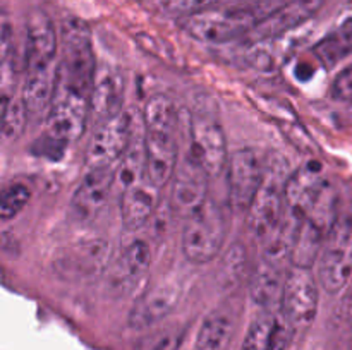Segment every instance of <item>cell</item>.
I'll return each instance as SVG.
<instances>
[{
    "mask_svg": "<svg viewBox=\"0 0 352 350\" xmlns=\"http://www.w3.org/2000/svg\"><path fill=\"white\" fill-rule=\"evenodd\" d=\"M289 172L284 168V161H270L265 168L263 182L248 208V226L251 233L261 242L267 240L285 215V184Z\"/></svg>",
    "mask_w": 352,
    "mask_h": 350,
    "instance_id": "obj_4",
    "label": "cell"
},
{
    "mask_svg": "<svg viewBox=\"0 0 352 350\" xmlns=\"http://www.w3.org/2000/svg\"><path fill=\"white\" fill-rule=\"evenodd\" d=\"M151 266V247L146 240L134 239L110 264L109 287L112 292L127 294L148 273Z\"/></svg>",
    "mask_w": 352,
    "mask_h": 350,
    "instance_id": "obj_19",
    "label": "cell"
},
{
    "mask_svg": "<svg viewBox=\"0 0 352 350\" xmlns=\"http://www.w3.org/2000/svg\"><path fill=\"white\" fill-rule=\"evenodd\" d=\"M158 202V189L146 180L136 182L124 189L120 196V213L122 223L129 232L143 229L148 220L153 216Z\"/></svg>",
    "mask_w": 352,
    "mask_h": 350,
    "instance_id": "obj_22",
    "label": "cell"
},
{
    "mask_svg": "<svg viewBox=\"0 0 352 350\" xmlns=\"http://www.w3.org/2000/svg\"><path fill=\"white\" fill-rule=\"evenodd\" d=\"M227 235V222L222 208L206 199L205 205L186 218L181 247L188 261L205 264L215 259L222 250Z\"/></svg>",
    "mask_w": 352,
    "mask_h": 350,
    "instance_id": "obj_3",
    "label": "cell"
},
{
    "mask_svg": "<svg viewBox=\"0 0 352 350\" xmlns=\"http://www.w3.org/2000/svg\"><path fill=\"white\" fill-rule=\"evenodd\" d=\"M285 277L280 271V264L261 257L260 263L251 271L248 281V292L254 304L263 309H278L284 295Z\"/></svg>",
    "mask_w": 352,
    "mask_h": 350,
    "instance_id": "obj_23",
    "label": "cell"
},
{
    "mask_svg": "<svg viewBox=\"0 0 352 350\" xmlns=\"http://www.w3.org/2000/svg\"><path fill=\"white\" fill-rule=\"evenodd\" d=\"M89 106H91V115L95 117L96 122H103L110 117L122 113L124 78L117 69L110 65L98 67Z\"/></svg>",
    "mask_w": 352,
    "mask_h": 350,
    "instance_id": "obj_21",
    "label": "cell"
},
{
    "mask_svg": "<svg viewBox=\"0 0 352 350\" xmlns=\"http://www.w3.org/2000/svg\"><path fill=\"white\" fill-rule=\"evenodd\" d=\"M116 184V168H88L69 202L71 216L78 222H91L109 201Z\"/></svg>",
    "mask_w": 352,
    "mask_h": 350,
    "instance_id": "obj_11",
    "label": "cell"
},
{
    "mask_svg": "<svg viewBox=\"0 0 352 350\" xmlns=\"http://www.w3.org/2000/svg\"><path fill=\"white\" fill-rule=\"evenodd\" d=\"M220 0H157V7L165 16L191 17L213 9Z\"/></svg>",
    "mask_w": 352,
    "mask_h": 350,
    "instance_id": "obj_32",
    "label": "cell"
},
{
    "mask_svg": "<svg viewBox=\"0 0 352 350\" xmlns=\"http://www.w3.org/2000/svg\"><path fill=\"white\" fill-rule=\"evenodd\" d=\"M351 113H352V102H351Z\"/></svg>",
    "mask_w": 352,
    "mask_h": 350,
    "instance_id": "obj_34",
    "label": "cell"
},
{
    "mask_svg": "<svg viewBox=\"0 0 352 350\" xmlns=\"http://www.w3.org/2000/svg\"><path fill=\"white\" fill-rule=\"evenodd\" d=\"M144 177L160 189L174 177L177 170V148L174 136L144 134Z\"/></svg>",
    "mask_w": 352,
    "mask_h": 350,
    "instance_id": "obj_20",
    "label": "cell"
},
{
    "mask_svg": "<svg viewBox=\"0 0 352 350\" xmlns=\"http://www.w3.org/2000/svg\"><path fill=\"white\" fill-rule=\"evenodd\" d=\"M55 75H57V67L40 72H26L21 98L30 115L48 112L55 96V84H57Z\"/></svg>",
    "mask_w": 352,
    "mask_h": 350,
    "instance_id": "obj_27",
    "label": "cell"
},
{
    "mask_svg": "<svg viewBox=\"0 0 352 350\" xmlns=\"http://www.w3.org/2000/svg\"><path fill=\"white\" fill-rule=\"evenodd\" d=\"M265 167L256 151L251 148L237 150L229 160V194L230 202L241 211H248L261 182Z\"/></svg>",
    "mask_w": 352,
    "mask_h": 350,
    "instance_id": "obj_13",
    "label": "cell"
},
{
    "mask_svg": "<svg viewBox=\"0 0 352 350\" xmlns=\"http://www.w3.org/2000/svg\"><path fill=\"white\" fill-rule=\"evenodd\" d=\"M329 185L332 184L327 178L323 167L318 161H309V163L302 165L298 170L292 172L287 178L285 209L302 220Z\"/></svg>",
    "mask_w": 352,
    "mask_h": 350,
    "instance_id": "obj_15",
    "label": "cell"
},
{
    "mask_svg": "<svg viewBox=\"0 0 352 350\" xmlns=\"http://www.w3.org/2000/svg\"><path fill=\"white\" fill-rule=\"evenodd\" d=\"M31 199V191L24 182L10 180L2 187L0 196V216L3 222L12 220L26 208Z\"/></svg>",
    "mask_w": 352,
    "mask_h": 350,
    "instance_id": "obj_31",
    "label": "cell"
},
{
    "mask_svg": "<svg viewBox=\"0 0 352 350\" xmlns=\"http://www.w3.org/2000/svg\"><path fill=\"white\" fill-rule=\"evenodd\" d=\"M186 331L188 328L177 323L160 326L141 336L136 343V350H179L186 338Z\"/></svg>",
    "mask_w": 352,
    "mask_h": 350,
    "instance_id": "obj_29",
    "label": "cell"
},
{
    "mask_svg": "<svg viewBox=\"0 0 352 350\" xmlns=\"http://www.w3.org/2000/svg\"><path fill=\"white\" fill-rule=\"evenodd\" d=\"M191 153L210 177L219 175L229 165L226 134L217 120L196 119L191 124Z\"/></svg>",
    "mask_w": 352,
    "mask_h": 350,
    "instance_id": "obj_17",
    "label": "cell"
},
{
    "mask_svg": "<svg viewBox=\"0 0 352 350\" xmlns=\"http://www.w3.org/2000/svg\"><path fill=\"white\" fill-rule=\"evenodd\" d=\"M327 0H289L275 7L246 36L251 43L275 40L311 19Z\"/></svg>",
    "mask_w": 352,
    "mask_h": 350,
    "instance_id": "obj_12",
    "label": "cell"
},
{
    "mask_svg": "<svg viewBox=\"0 0 352 350\" xmlns=\"http://www.w3.org/2000/svg\"><path fill=\"white\" fill-rule=\"evenodd\" d=\"M332 96L339 102H352V64L337 75L332 84Z\"/></svg>",
    "mask_w": 352,
    "mask_h": 350,
    "instance_id": "obj_33",
    "label": "cell"
},
{
    "mask_svg": "<svg viewBox=\"0 0 352 350\" xmlns=\"http://www.w3.org/2000/svg\"><path fill=\"white\" fill-rule=\"evenodd\" d=\"M294 331L280 307L265 309L251 323L241 350H287Z\"/></svg>",
    "mask_w": 352,
    "mask_h": 350,
    "instance_id": "obj_16",
    "label": "cell"
},
{
    "mask_svg": "<svg viewBox=\"0 0 352 350\" xmlns=\"http://www.w3.org/2000/svg\"><path fill=\"white\" fill-rule=\"evenodd\" d=\"M144 132L175 136L177 110L167 95H153L144 105Z\"/></svg>",
    "mask_w": 352,
    "mask_h": 350,
    "instance_id": "obj_28",
    "label": "cell"
},
{
    "mask_svg": "<svg viewBox=\"0 0 352 350\" xmlns=\"http://www.w3.org/2000/svg\"><path fill=\"white\" fill-rule=\"evenodd\" d=\"M96 67L88 24L69 17L62 24V58L57 65L55 93H72L91 100Z\"/></svg>",
    "mask_w": 352,
    "mask_h": 350,
    "instance_id": "obj_2",
    "label": "cell"
},
{
    "mask_svg": "<svg viewBox=\"0 0 352 350\" xmlns=\"http://www.w3.org/2000/svg\"><path fill=\"white\" fill-rule=\"evenodd\" d=\"M352 54V10L340 17L339 23L332 27L322 40L313 47V55L325 67H333L340 60Z\"/></svg>",
    "mask_w": 352,
    "mask_h": 350,
    "instance_id": "obj_25",
    "label": "cell"
},
{
    "mask_svg": "<svg viewBox=\"0 0 352 350\" xmlns=\"http://www.w3.org/2000/svg\"><path fill=\"white\" fill-rule=\"evenodd\" d=\"M58 50V38L50 16L45 10H31L26 21L24 43V67L26 72H40L54 69Z\"/></svg>",
    "mask_w": 352,
    "mask_h": 350,
    "instance_id": "obj_10",
    "label": "cell"
},
{
    "mask_svg": "<svg viewBox=\"0 0 352 350\" xmlns=\"http://www.w3.org/2000/svg\"><path fill=\"white\" fill-rule=\"evenodd\" d=\"M133 143V127L127 113L98 122L86 150L88 168H116Z\"/></svg>",
    "mask_w": 352,
    "mask_h": 350,
    "instance_id": "obj_6",
    "label": "cell"
},
{
    "mask_svg": "<svg viewBox=\"0 0 352 350\" xmlns=\"http://www.w3.org/2000/svg\"><path fill=\"white\" fill-rule=\"evenodd\" d=\"M280 309L294 329L308 328L318 311V287L313 273L306 268H296L285 275Z\"/></svg>",
    "mask_w": 352,
    "mask_h": 350,
    "instance_id": "obj_8",
    "label": "cell"
},
{
    "mask_svg": "<svg viewBox=\"0 0 352 350\" xmlns=\"http://www.w3.org/2000/svg\"><path fill=\"white\" fill-rule=\"evenodd\" d=\"M181 288L174 281H162L144 292L129 312V326L134 329H146L164 321L175 309Z\"/></svg>",
    "mask_w": 352,
    "mask_h": 350,
    "instance_id": "obj_18",
    "label": "cell"
},
{
    "mask_svg": "<svg viewBox=\"0 0 352 350\" xmlns=\"http://www.w3.org/2000/svg\"><path fill=\"white\" fill-rule=\"evenodd\" d=\"M277 5L280 3L261 0L256 3H241L220 9L213 7L182 19V30L201 43H229L237 38H246Z\"/></svg>",
    "mask_w": 352,
    "mask_h": 350,
    "instance_id": "obj_1",
    "label": "cell"
},
{
    "mask_svg": "<svg viewBox=\"0 0 352 350\" xmlns=\"http://www.w3.org/2000/svg\"><path fill=\"white\" fill-rule=\"evenodd\" d=\"M329 233L330 232L315 225L309 220H301L298 230H296L291 256H289L292 266L311 270L313 264L316 263V259L322 254Z\"/></svg>",
    "mask_w": 352,
    "mask_h": 350,
    "instance_id": "obj_26",
    "label": "cell"
},
{
    "mask_svg": "<svg viewBox=\"0 0 352 350\" xmlns=\"http://www.w3.org/2000/svg\"><path fill=\"white\" fill-rule=\"evenodd\" d=\"M208 172L191 151L179 161L170 194V205L175 215L188 218L205 205L208 194Z\"/></svg>",
    "mask_w": 352,
    "mask_h": 350,
    "instance_id": "obj_9",
    "label": "cell"
},
{
    "mask_svg": "<svg viewBox=\"0 0 352 350\" xmlns=\"http://www.w3.org/2000/svg\"><path fill=\"white\" fill-rule=\"evenodd\" d=\"M89 115L91 106L88 98L72 93H55L45 119L43 134L64 146H69L82 136Z\"/></svg>",
    "mask_w": 352,
    "mask_h": 350,
    "instance_id": "obj_7",
    "label": "cell"
},
{
    "mask_svg": "<svg viewBox=\"0 0 352 350\" xmlns=\"http://www.w3.org/2000/svg\"><path fill=\"white\" fill-rule=\"evenodd\" d=\"M2 136L3 141H14L23 134L24 127H26L28 112L26 105H24L23 98H16L10 96L9 93H3L2 100Z\"/></svg>",
    "mask_w": 352,
    "mask_h": 350,
    "instance_id": "obj_30",
    "label": "cell"
},
{
    "mask_svg": "<svg viewBox=\"0 0 352 350\" xmlns=\"http://www.w3.org/2000/svg\"><path fill=\"white\" fill-rule=\"evenodd\" d=\"M236 309L229 304L213 309L196 335L192 350H229L236 333Z\"/></svg>",
    "mask_w": 352,
    "mask_h": 350,
    "instance_id": "obj_24",
    "label": "cell"
},
{
    "mask_svg": "<svg viewBox=\"0 0 352 350\" xmlns=\"http://www.w3.org/2000/svg\"><path fill=\"white\" fill-rule=\"evenodd\" d=\"M352 278V222L337 218L320 254L318 280L329 294H337Z\"/></svg>",
    "mask_w": 352,
    "mask_h": 350,
    "instance_id": "obj_5",
    "label": "cell"
},
{
    "mask_svg": "<svg viewBox=\"0 0 352 350\" xmlns=\"http://www.w3.org/2000/svg\"><path fill=\"white\" fill-rule=\"evenodd\" d=\"M109 244L105 240H81L69 246L54 259L55 273L64 280H79L98 273L109 263Z\"/></svg>",
    "mask_w": 352,
    "mask_h": 350,
    "instance_id": "obj_14",
    "label": "cell"
}]
</instances>
